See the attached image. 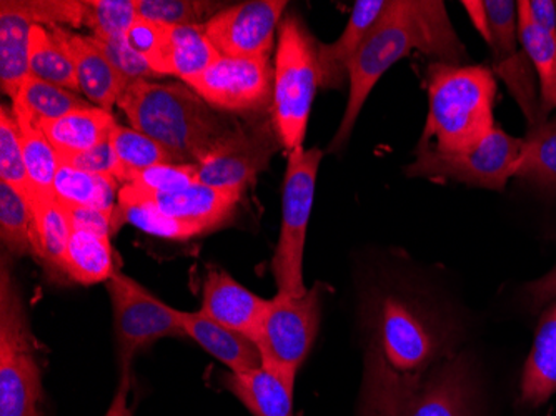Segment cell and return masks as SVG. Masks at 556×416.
Returning <instances> with one entry per match:
<instances>
[{
  "label": "cell",
  "instance_id": "48",
  "mask_svg": "<svg viewBox=\"0 0 556 416\" xmlns=\"http://www.w3.org/2000/svg\"><path fill=\"white\" fill-rule=\"evenodd\" d=\"M462 5L470 15L471 24H473L477 33L483 37V40L489 39V17H486L485 2H482V0H478V2L477 0H465Z\"/></svg>",
  "mask_w": 556,
  "mask_h": 416
},
{
  "label": "cell",
  "instance_id": "16",
  "mask_svg": "<svg viewBox=\"0 0 556 416\" xmlns=\"http://www.w3.org/2000/svg\"><path fill=\"white\" fill-rule=\"evenodd\" d=\"M50 33L67 50L75 67L80 92L96 108L112 112L122 93L129 87V80L114 67L92 36H79L54 25Z\"/></svg>",
  "mask_w": 556,
  "mask_h": 416
},
{
  "label": "cell",
  "instance_id": "23",
  "mask_svg": "<svg viewBox=\"0 0 556 416\" xmlns=\"http://www.w3.org/2000/svg\"><path fill=\"white\" fill-rule=\"evenodd\" d=\"M220 383L254 416H293L295 385L264 365L243 374H224Z\"/></svg>",
  "mask_w": 556,
  "mask_h": 416
},
{
  "label": "cell",
  "instance_id": "5",
  "mask_svg": "<svg viewBox=\"0 0 556 416\" xmlns=\"http://www.w3.org/2000/svg\"><path fill=\"white\" fill-rule=\"evenodd\" d=\"M318 42L296 15L278 30L274 68L271 122L287 152L303 147L315 93L320 87Z\"/></svg>",
  "mask_w": 556,
  "mask_h": 416
},
{
  "label": "cell",
  "instance_id": "38",
  "mask_svg": "<svg viewBox=\"0 0 556 416\" xmlns=\"http://www.w3.org/2000/svg\"><path fill=\"white\" fill-rule=\"evenodd\" d=\"M136 0H90L84 2V24L93 36L122 39L136 24Z\"/></svg>",
  "mask_w": 556,
  "mask_h": 416
},
{
  "label": "cell",
  "instance_id": "7",
  "mask_svg": "<svg viewBox=\"0 0 556 416\" xmlns=\"http://www.w3.org/2000/svg\"><path fill=\"white\" fill-rule=\"evenodd\" d=\"M371 345L400 375L420 377L452 356L448 335L414 302L387 297L375 318Z\"/></svg>",
  "mask_w": 556,
  "mask_h": 416
},
{
  "label": "cell",
  "instance_id": "34",
  "mask_svg": "<svg viewBox=\"0 0 556 416\" xmlns=\"http://www.w3.org/2000/svg\"><path fill=\"white\" fill-rule=\"evenodd\" d=\"M30 75L62 89L77 92L79 83L75 67L58 37L36 24L30 30Z\"/></svg>",
  "mask_w": 556,
  "mask_h": 416
},
{
  "label": "cell",
  "instance_id": "26",
  "mask_svg": "<svg viewBox=\"0 0 556 416\" xmlns=\"http://www.w3.org/2000/svg\"><path fill=\"white\" fill-rule=\"evenodd\" d=\"M111 234L72 228L64 256V275L75 283H108L115 274Z\"/></svg>",
  "mask_w": 556,
  "mask_h": 416
},
{
  "label": "cell",
  "instance_id": "8",
  "mask_svg": "<svg viewBox=\"0 0 556 416\" xmlns=\"http://www.w3.org/2000/svg\"><path fill=\"white\" fill-rule=\"evenodd\" d=\"M321 157L324 152L320 149L300 147L289 153L283 180L282 227L271 262L280 295L302 297L308 290L303 281V252Z\"/></svg>",
  "mask_w": 556,
  "mask_h": 416
},
{
  "label": "cell",
  "instance_id": "43",
  "mask_svg": "<svg viewBox=\"0 0 556 416\" xmlns=\"http://www.w3.org/2000/svg\"><path fill=\"white\" fill-rule=\"evenodd\" d=\"M62 165L77 168V171L87 172V174L111 175L118 180L121 165H118L117 155L112 149L111 142L100 143L86 152L74 153L59 157Z\"/></svg>",
  "mask_w": 556,
  "mask_h": 416
},
{
  "label": "cell",
  "instance_id": "46",
  "mask_svg": "<svg viewBox=\"0 0 556 416\" xmlns=\"http://www.w3.org/2000/svg\"><path fill=\"white\" fill-rule=\"evenodd\" d=\"M518 4L528 12L536 25L556 36V2L553 0H520Z\"/></svg>",
  "mask_w": 556,
  "mask_h": 416
},
{
  "label": "cell",
  "instance_id": "22",
  "mask_svg": "<svg viewBox=\"0 0 556 416\" xmlns=\"http://www.w3.org/2000/svg\"><path fill=\"white\" fill-rule=\"evenodd\" d=\"M556 395V300L543 310L520 380V403L539 408Z\"/></svg>",
  "mask_w": 556,
  "mask_h": 416
},
{
  "label": "cell",
  "instance_id": "15",
  "mask_svg": "<svg viewBox=\"0 0 556 416\" xmlns=\"http://www.w3.org/2000/svg\"><path fill=\"white\" fill-rule=\"evenodd\" d=\"M286 0H250L212 15L205 33L225 58H270L275 30L282 21Z\"/></svg>",
  "mask_w": 556,
  "mask_h": 416
},
{
  "label": "cell",
  "instance_id": "37",
  "mask_svg": "<svg viewBox=\"0 0 556 416\" xmlns=\"http://www.w3.org/2000/svg\"><path fill=\"white\" fill-rule=\"evenodd\" d=\"M0 180L14 187L27 202L33 199V186L25 167L17 121L12 109L9 111L5 105H2L0 112Z\"/></svg>",
  "mask_w": 556,
  "mask_h": 416
},
{
  "label": "cell",
  "instance_id": "28",
  "mask_svg": "<svg viewBox=\"0 0 556 416\" xmlns=\"http://www.w3.org/2000/svg\"><path fill=\"white\" fill-rule=\"evenodd\" d=\"M118 180L111 175L87 174L62 165L55 175L52 196L64 206L93 209L114 215L118 199Z\"/></svg>",
  "mask_w": 556,
  "mask_h": 416
},
{
  "label": "cell",
  "instance_id": "44",
  "mask_svg": "<svg viewBox=\"0 0 556 416\" xmlns=\"http://www.w3.org/2000/svg\"><path fill=\"white\" fill-rule=\"evenodd\" d=\"M21 8L33 17L36 24L47 22L50 27L58 24H84V2H68V0H65V2H62V0L21 2Z\"/></svg>",
  "mask_w": 556,
  "mask_h": 416
},
{
  "label": "cell",
  "instance_id": "2",
  "mask_svg": "<svg viewBox=\"0 0 556 416\" xmlns=\"http://www.w3.org/2000/svg\"><path fill=\"white\" fill-rule=\"evenodd\" d=\"M361 416H477L473 368L467 356L452 355L420 377L400 375L370 343Z\"/></svg>",
  "mask_w": 556,
  "mask_h": 416
},
{
  "label": "cell",
  "instance_id": "39",
  "mask_svg": "<svg viewBox=\"0 0 556 416\" xmlns=\"http://www.w3.org/2000/svg\"><path fill=\"white\" fill-rule=\"evenodd\" d=\"M125 40L157 75H172L168 25L137 18Z\"/></svg>",
  "mask_w": 556,
  "mask_h": 416
},
{
  "label": "cell",
  "instance_id": "3",
  "mask_svg": "<svg viewBox=\"0 0 556 416\" xmlns=\"http://www.w3.org/2000/svg\"><path fill=\"white\" fill-rule=\"evenodd\" d=\"M117 108L139 133L161 143L177 164L199 165L232 127L189 86L134 80Z\"/></svg>",
  "mask_w": 556,
  "mask_h": 416
},
{
  "label": "cell",
  "instance_id": "36",
  "mask_svg": "<svg viewBox=\"0 0 556 416\" xmlns=\"http://www.w3.org/2000/svg\"><path fill=\"white\" fill-rule=\"evenodd\" d=\"M0 237L15 256L34 255V224L29 202L21 192L0 180Z\"/></svg>",
  "mask_w": 556,
  "mask_h": 416
},
{
  "label": "cell",
  "instance_id": "10",
  "mask_svg": "<svg viewBox=\"0 0 556 416\" xmlns=\"http://www.w3.org/2000/svg\"><path fill=\"white\" fill-rule=\"evenodd\" d=\"M523 139L495 127L486 139L465 152L442 153L428 147L415 149L407 175L428 180H452L477 189L503 192L514 178Z\"/></svg>",
  "mask_w": 556,
  "mask_h": 416
},
{
  "label": "cell",
  "instance_id": "13",
  "mask_svg": "<svg viewBox=\"0 0 556 416\" xmlns=\"http://www.w3.org/2000/svg\"><path fill=\"white\" fill-rule=\"evenodd\" d=\"M485 9L490 30L485 42L492 50L493 74L502 77L530 127H535L542 124L539 79L518 39L517 2L486 0Z\"/></svg>",
  "mask_w": 556,
  "mask_h": 416
},
{
  "label": "cell",
  "instance_id": "9",
  "mask_svg": "<svg viewBox=\"0 0 556 416\" xmlns=\"http://www.w3.org/2000/svg\"><path fill=\"white\" fill-rule=\"evenodd\" d=\"M324 283L302 297L277 295L267 300L254 342L262 365L295 385L296 371L314 346L320 325Z\"/></svg>",
  "mask_w": 556,
  "mask_h": 416
},
{
  "label": "cell",
  "instance_id": "11",
  "mask_svg": "<svg viewBox=\"0 0 556 416\" xmlns=\"http://www.w3.org/2000/svg\"><path fill=\"white\" fill-rule=\"evenodd\" d=\"M114 308L115 340H117L121 374L130 371L134 356L165 337H186L177 308L152 295L139 281L121 270L108 281Z\"/></svg>",
  "mask_w": 556,
  "mask_h": 416
},
{
  "label": "cell",
  "instance_id": "19",
  "mask_svg": "<svg viewBox=\"0 0 556 416\" xmlns=\"http://www.w3.org/2000/svg\"><path fill=\"white\" fill-rule=\"evenodd\" d=\"M386 8L387 0H358L353 5L352 15L342 36L332 43L318 42L320 87L340 89L342 84L349 80L350 62Z\"/></svg>",
  "mask_w": 556,
  "mask_h": 416
},
{
  "label": "cell",
  "instance_id": "32",
  "mask_svg": "<svg viewBox=\"0 0 556 416\" xmlns=\"http://www.w3.org/2000/svg\"><path fill=\"white\" fill-rule=\"evenodd\" d=\"M124 224L136 225L137 228L150 236L170 240H187L205 234L197 225L168 217L146 200L137 199V197L118 190L117 206H115L114 220H112V234H115Z\"/></svg>",
  "mask_w": 556,
  "mask_h": 416
},
{
  "label": "cell",
  "instance_id": "45",
  "mask_svg": "<svg viewBox=\"0 0 556 416\" xmlns=\"http://www.w3.org/2000/svg\"><path fill=\"white\" fill-rule=\"evenodd\" d=\"M525 299L532 312H539L543 306L556 300V265L548 274L540 277L539 280L530 281L525 287Z\"/></svg>",
  "mask_w": 556,
  "mask_h": 416
},
{
  "label": "cell",
  "instance_id": "20",
  "mask_svg": "<svg viewBox=\"0 0 556 416\" xmlns=\"http://www.w3.org/2000/svg\"><path fill=\"white\" fill-rule=\"evenodd\" d=\"M180 327L205 352L220 360L233 374L262 367V356L254 340L205 317L202 312L177 310Z\"/></svg>",
  "mask_w": 556,
  "mask_h": 416
},
{
  "label": "cell",
  "instance_id": "47",
  "mask_svg": "<svg viewBox=\"0 0 556 416\" xmlns=\"http://www.w3.org/2000/svg\"><path fill=\"white\" fill-rule=\"evenodd\" d=\"M130 392V371L121 374V383H118L117 393L112 400L111 408L105 416H132V409L129 406Z\"/></svg>",
  "mask_w": 556,
  "mask_h": 416
},
{
  "label": "cell",
  "instance_id": "18",
  "mask_svg": "<svg viewBox=\"0 0 556 416\" xmlns=\"http://www.w3.org/2000/svg\"><path fill=\"white\" fill-rule=\"evenodd\" d=\"M267 300L250 292L227 272L208 267L200 312L217 324L254 340Z\"/></svg>",
  "mask_w": 556,
  "mask_h": 416
},
{
  "label": "cell",
  "instance_id": "4",
  "mask_svg": "<svg viewBox=\"0 0 556 416\" xmlns=\"http://www.w3.org/2000/svg\"><path fill=\"white\" fill-rule=\"evenodd\" d=\"M427 72L430 109L418 146L442 153L473 149L496 127L492 68L433 62Z\"/></svg>",
  "mask_w": 556,
  "mask_h": 416
},
{
  "label": "cell",
  "instance_id": "6",
  "mask_svg": "<svg viewBox=\"0 0 556 416\" xmlns=\"http://www.w3.org/2000/svg\"><path fill=\"white\" fill-rule=\"evenodd\" d=\"M36 343L21 290L2 262L0 274V416H40Z\"/></svg>",
  "mask_w": 556,
  "mask_h": 416
},
{
  "label": "cell",
  "instance_id": "25",
  "mask_svg": "<svg viewBox=\"0 0 556 416\" xmlns=\"http://www.w3.org/2000/svg\"><path fill=\"white\" fill-rule=\"evenodd\" d=\"M34 224V256L52 277H65L64 256L72 236L67 209L58 200L33 199L29 202Z\"/></svg>",
  "mask_w": 556,
  "mask_h": 416
},
{
  "label": "cell",
  "instance_id": "29",
  "mask_svg": "<svg viewBox=\"0 0 556 416\" xmlns=\"http://www.w3.org/2000/svg\"><path fill=\"white\" fill-rule=\"evenodd\" d=\"M514 178L556 193V115L530 127L515 165Z\"/></svg>",
  "mask_w": 556,
  "mask_h": 416
},
{
  "label": "cell",
  "instance_id": "31",
  "mask_svg": "<svg viewBox=\"0 0 556 416\" xmlns=\"http://www.w3.org/2000/svg\"><path fill=\"white\" fill-rule=\"evenodd\" d=\"M170 34V72L186 83V86L204 75L218 59L220 52L215 49L205 33L204 24L168 25Z\"/></svg>",
  "mask_w": 556,
  "mask_h": 416
},
{
  "label": "cell",
  "instance_id": "1",
  "mask_svg": "<svg viewBox=\"0 0 556 416\" xmlns=\"http://www.w3.org/2000/svg\"><path fill=\"white\" fill-rule=\"evenodd\" d=\"M428 55L442 64L464 65L467 50L453 29L442 0H392L375 22L349 65V102L330 152L346 146L364 103L392 65L408 55Z\"/></svg>",
  "mask_w": 556,
  "mask_h": 416
},
{
  "label": "cell",
  "instance_id": "17",
  "mask_svg": "<svg viewBox=\"0 0 556 416\" xmlns=\"http://www.w3.org/2000/svg\"><path fill=\"white\" fill-rule=\"evenodd\" d=\"M122 192L146 200L162 214L197 225L204 231L215 230L232 217L242 197L195 181L175 193L143 192L134 184H124Z\"/></svg>",
  "mask_w": 556,
  "mask_h": 416
},
{
  "label": "cell",
  "instance_id": "21",
  "mask_svg": "<svg viewBox=\"0 0 556 416\" xmlns=\"http://www.w3.org/2000/svg\"><path fill=\"white\" fill-rule=\"evenodd\" d=\"M36 22L21 2H0V86L12 100L30 77V30Z\"/></svg>",
  "mask_w": 556,
  "mask_h": 416
},
{
  "label": "cell",
  "instance_id": "24",
  "mask_svg": "<svg viewBox=\"0 0 556 416\" xmlns=\"http://www.w3.org/2000/svg\"><path fill=\"white\" fill-rule=\"evenodd\" d=\"M37 125L58 150L59 157H65L109 142L117 122L112 112L92 105L54 121H39Z\"/></svg>",
  "mask_w": 556,
  "mask_h": 416
},
{
  "label": "cell",
  "instance_id": "40",
  "mask_svg": "<svg viewBox=\"0 0 556 416\" xmlns=\"http://www.w3.org/2000/svg\"><path fill=\"white\" fill-rule=\"evenodd\" d=\"M137 15L155 24L199 25L202 18H211L215 4L200 0H136Z\"/></svg>",
  "mask_w": 556,
  "mask_h": 416
},
{
  "label": "cell",
  "instance_id": "41",
  "mask_svg": "<svg viewBox=\"0 0 556 416\" xmlns=\"http://www.w3.org/2000/svg\"><path fill=\"white\" fill-rule=\"evenodd\" d=\"M197 180V165L164 164L134 174L127 184L149 193H175L193 186Z\"/></svg>",
  "mask_w": 556,
  "mask_h": 416
},
{
  "label": "cell",
  "instance_id": "12",
  "mask_svg": "<svg viewBox=\"0 0 556 416\" xmlns=\"http://www.w3.org/2000/svg\"><path fill=\"white\" fill-rule=\"evenodd\" d=\"M278 143L274 122L237 125L197 165V180L242 197L257 175L268 167Z\"/></svg>",
  "mask_w": 556,
  "mask_h": 416
},
{
  "label": "cell",
  "instance_id": "35",
  "mask_svg": "<svg viewBox=\"0 0 556 416\" xmlns=\"http://www.w3.org/2000/svg\"><path fill=\"white\" fill-rule=\"evenodd\" d=\"M109 142H111L112 149L117 155L118 165H121L118 181H124V184H127L134 174H139L147 168L177 164L167 149L136 128L115 125Z\"/></svg>",
  "mask_w": 556,
  "mask_h": 416
},
{
  "label": "cell",
  "instance_id": "30",
  "mask_svg": "<svg viewBox=\"0 0 556 416\" xmlns=\"http://www.w3.org/2000/svg\"><path fill=\"white\" fill-rule=\"evenodd\" d=\"M11 109L15 121H17L25 167L29 174L30 186H33V199H52L55 175L61 167L58 150L43 136L36 121L18 109Z\"/></svg>",
  "mask_w": 556,
  "mask_h": 416
},
{
  "label": "cell",
  "instance_id": "27",
  "mask_svg": "<svg viewBox=\"0 0 556 416\" xmlns=\"http://www.w3.org/2000/svg\"><path fill=\"white\" fill-rule=\"evenodd\" d=\"M518 39L539 79L542 122L556 111V36L542 29L517 2Z\"/></svg>",
  "mask_w": 556,
  "mask_h": 416
},
{
  "label": "cell",
  "instance_id": "42",
  "mask_svg": "<svg viewBox=\"0 0 556 416\" xmlns=\"http://www.w3.org/2000/svg\"><path fill=\"white\" fill-rule=\"evenodd\" d=\"M97 46L102 49L114 67L124 75L129 83L134 80H147L150 77H159L150 65L137 54L136 50L127 43L125 37L112 39V37L92 36Z\"/></svg>",
  "mask_w": 556,
  "mask_h": 416
},
{
  "label": "cell",
  "instance_id": "14",
  "mask_svg": "<svg viewBox=\"0 0 556 416\" xmlns=\"http://www.w3.org/2000/svg\"><path fill=\"white\" fill-rule=\"evenodd\" d=\"M189 87L212 108L227 112H262L274 97V72L268 58L222 55Z\"/></svg>",
  "mask_w": 556,
  "mask_h": 416
},
{
  "label": "cell",
  "instance_id": "33",
  "mask_svg": "<svg viewBox=\"0 0 556 416\" xmlns=\"http://www.w3.org/2000/svg\"><path fill=\"white\" fill-rule=\"evenodd\" d=\"M12 108L25 112L37 124L39 121H54L71 112L92 108V103L87 99H80L72 90L62 89L30 75L29 79L22 84L17 97L12 100Z\"/></svg>",
  "mask_w": 556,
  "mask_h": 416
}]
</instances>
